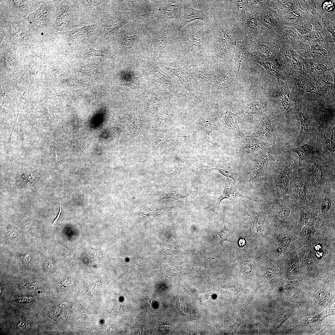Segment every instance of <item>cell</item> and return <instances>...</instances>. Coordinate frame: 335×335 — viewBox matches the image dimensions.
I'll return each mask as SVG.
<instances>
[{
  "label": "cell",
  "instance_id": "obj_1",
  "mask_svg": "<svg viewBox=\"0 0 335 335\" xmlns=\"http://www.w3.org/2000/svg\"><path fill=\"white\" fill-rule=\"evenodd\" d=\"M312 185L311 180L298 171L291 176L289 192L291 191L297 202L301 205L307 206L313 197Z\"/></svg>",
  "mask_w": 335,
  "mask_h": 335
},
{
  "label": "cell",
  "instance_id": "obj_2",
  "mask_svg": "<svg viewBox=\"0 0 335 335\" xmlns=\"http://www.w3.org/2000/svg\"><path fill=\"white\" fill-rule=\"evenodd\" d=\"M233 145V153L241 158L253 157L271 143L265 142L252 136L243 134L236 138Z\"/></svg>",
  "mask_w": 335,
  "mask_h": 335
},
{
  "label": "cell",
  "instance_id": "obj_3",
  "mask_svg": "<svg viewBox=\"0 0 335 335\" xmlns=\"http://www.w3.org/2000/svg\"><path fill=\"white\" fill-rule=\"evenodd\" d=\"M293 165L291 159L286 162L276 177L275 183L278 203L284 201L287 198Z\"/></svg>",
  "mask_w": 335,
  "mask_h": 335
},
{
  "label": "cell",
  "instance_id": "obj_4",
  "mask_svg": "<svg viewBox=\"0 0 335 335\" xmlns=\"http://www.w3.org/2000/svg\"><path fill=\"white\" fill-rule=\"evenodd\" d=\"M276 126V122L272 118L263 116L255 126L252 136L261 141L269 142L268 141L272 139L274 140L275 138Z\"/></svg>",
  "mask_w": 335,
  "mask_h": 335
},
{
  "label": "cell",
  "instance_id": "obj_5",
  "mask_svg": "<svg viewBox=\"0 0 335 335\" xmlns=\"http://www.w3.org/2000/svg\"><path fill=\"white\" fill-rule=\"evenodd\" d=\"M238 117L228 109L225 108L221 112L220 120L221 129L225 133L236 138L243 134L239 128Z\"/></svg>",
  "mask_w": 335,
  "mask_h": 335
},
{
  "label": "cell",
  "instance_id": "obj_6",
  "mask_svg": "<svg viewBox=\"0 0 335 335\" xmlns=\"http://www.w3.org/2000/svg\"><path fill=\"white\" fill-rule=\"evenodd\" d=\"M266 108V102L255 101L246 105L236 115L238 118L247 121H259L264 116Z\"/></svg>",
  "mask_w": 335,
  "mask_h": 335
},
{
  "label": "cell",
  "instance_id": "obj_7",
  "mask_svg": "<svg viewBox=\"0 0 335 335\" xmlns=\"http://www.w3.org/2000/svg\"><path fill=\"white\" fill-rule=\"evenodd\" d=\"M260 151L254 156L250 167L251 177L253 181H259L266 174L269 156L267 152Z\"/></svg>",
  "mask_w": 335,
  "mask_h": 335
},
{
  "label": "cell",
  "instance_id": "obj_8",
  "mask_svg": "<svg viewBox=\"0 0 335 335\" xmlns=\"http://www.w3.org/2000/svg\"><path fill=\"white\" fill-rule=\"evenodd\" d=\"M198 77L211 85L221 87H229L232 81V77L226 74L216 73L211 71L203 70L198 74Z\"/></svg>",
  "mask_w": 335,
  "mask_h": 335
},
{
  "label": "cell",
  "instance_id": "obj_9",
  "mask_svg": "<svg viewBox=\"0 0 335 335\" xmlns=\"http://www.w3.org/2000/svg\"><path fill=\"white\" fill-rule=\"evenodd\" d=\"M199 141L203 146L211 148L217 147L218 145L213 142L211 140L210 136L212 131L219 129L217 124L214 121L210 120L204 121L199 126Z\"/></svg>",
  "mask_w": 335,
  "mask_h": 335
},
{
  "label": "cell",
  "instance_id": "obj_10",
  "mask_svg": "<svg viewBox=\"0 0 335 335\" xmlns=\"http://www.w3.org/2000/svg\"><path fill=\"white\" fill-rule=\"evenodd\" d=\"M165 69L174 74L179 79L182 86L197 99L191 80L190 67L188 65L180 68L175 69L165 67Z\"/></svg>",
  "mask_w": 335,
  "mask_h": 335
},
{
  "label": "cell",
  "instance_id": "obj_11",
  "mask_svg": "<svg viewBox=\"0 0 335 335\" xmlns=\"http://www.w3.org/2000/svg\"><path fill=\"white\" fill-rule=\"evenodd\" d=\"M311 183L315 186L324 187L328 184L325 168L323 163L319 159H315L311 167Z\"/></svg>",
  "mask_w": 335,
  "mask_h": 335
},
{
  "label": "cell",
  "instance_id": "obj_12",
  "mask_svg": "<svg viewBox=\"0 0 335 335\" xmlns=\"http://www.w3.org/2000/svg\"><path fill=\"white\" fill-rule=\"evenodd\" d=\"M278 96L281 109L286 122L289 123L292 114V106L289 90L287 85L280 82L278 89Z\"/></svg>",
  "mask_w": 335,
  "mask_h": 335
},
{
  "label": "cell",
  "instance_id": "obj_13",
  "mask_svg": "<svg viewBox=\"0 0 335 335\" xmlns=\"http://www.w3.org/2000/svg\"><path fill=\"white\" fill-rule=\"evenodd\" d=\"M197 20L206 22L208 20V17L202 10L196 9L189 5L185 6L184 15L178 30H180L186 25Z\"/></svg>",
  "mask_w": 335,
  "mask_h": 335
},
{
  "label": "cell",
  "instance_id": "obj_14",
  "mask_svg": "<svg viewBox=\"0 0 335 335\" xmlns=\"http://www.w3.org/2000/svg\"><path fill=\"white\" fill-rule=\"evenodd\" d=\"M236 185L235 186L231 183L229 179H227L225 184L224 189L221 193H218L220 195L218 198L217 202L212 209L220 205L221 201L224 199H227L231 201L239 197H245L248 199L251 198L245 196L239 193L237 190Z\"/></svg>",
  "mask_w": 335,
  "mask_h": 335
},
{
  "label": "cell",
  "instance_id": "obj_15",
  "mask_svg": "<svg viewBox=\"0 0 335 335\" xmlns=\"http://www.w3.org/2000/svg\"><path fill=\"white\" fill-rule=\"evenodd\" d=\"M278 203L280 204L276 211L274 219V222L276 225H282L288 218L294 205L288 203H284L283 202Z\"/></svg>",
  "mask_w": 335,
  "mask_h": 335
},
{
  "label": "cell",
  "instance_id": "obj_16",
  "mask_svg": "<svg viewBox=\"0 0 335 335\" xmlns=\"http://www.w3.org/2000/svg\"><path fill=\"white\" fill-rule=\"evenodd\" d=\"M314 144L311 141L303 145L293 148L286 151L296 153L299 158V165H302L306 162L313 151Z\"/></svg>",
  "mask_w": 335,
  "mask_h": 335
},
{
  "label": "cell",
  "instance_id": "obj_17",
  "mask_svg": "<svg viewBox=\"0 0 335 335\" xmlns=\"http://www.w3.org/2000/svg\"><path fill=\"white\" fill-rule=\"evenodd\" d=\"M331 193H325L321 194L319 198H318L319 199L317 200L316 206L321 213H327L334 208V196Z\"/></svg>",
  "mask_w": 335,
  "mask_h": 335
},
{
  "label": "cell",
  "instance_id": "obj_18",
  "mask_svg": "<svg viewBox=\"0 0 335 335\" xmlns=\"http://www.w3.org/2000/svg\"><path fill=\"white\" fill-rule=\"evenodd\" d=\"M177 139L181 148H184L194 144L197 141V136L193 131L182 130L179 133Z\"/></svg>",
  "mask_w": 335,
  "mask_h": 335
},
{
  "label": "cell",
  "instance_id": "obj_19",
  "mask_svg": "<svg viewBox=\"0 0 335 335\" xmlns=\"http://www.w3.org/2000/svg\"><path fill=\"white\" fill-rule=\"evenodd\" d=\"M298 113L301 124L300 135L304 136L309 131V117L306 109L301 107L299 109Z\"/></svg>",
  "mask_w": 335,
  "mask_h": 335
},
{
  "label": "cell",
  "instance_id": "obj_20",
  "mask_svg": "<svg viewBox=\"0 0 335 335\" xmlns=\"http://www.w3.org/2000/svg\"><path fill=\"white\" fill-rule=\"evenodd\" d=\"M199 160L198 158L194 157L181 160L177 163L176 170L173 173L175 174H179L189 170Z\"/></svg>",
  "mask_w": 335,
  "mask_h": 335
},
{
  "label": "cell",
  "instance_id": "obj_21",
  "mask_svg": "<svg viewBox=\"0 0 335 335\" xmlns=\"http://www.w3.org/2000/svg\"><path fill=\"white\" fill-rule=\"evenodd\" d=\"M204 40L203 31H199L192 34L188 42V51H190L201 45Z\"/></svg>",
  "mask_w": 335,
  "mask_h": 335
},
{
  "label": "cell",
  "instance_id": "obj_22",
  "mask_svg": "<svg viewBox=\"0 0 335 335\" xmlns=\"http://www.w3.org/2000/svg\"><path fill=\"white\" fill-rule=\"evenodd\" d=\"M167 34L163 31L159 33L151 38L153 42L154 49L161 52L166 47L167 44Z\"/></svg>",
  "mask_w": 335,
  "mask_h": 335
},
{
  "label": "cell",
  "instance_id": "obj_23",
  "mask_svg": "<svg viewBox=\"0 0 335 335\" xmlns=\"http://www.w3.org/2000/svg\"><path fill=\"white\" fill-rule=\"evenodd\" d=\"M324 137L325 146L334 158L335 144L333 131L330 129L326 130L324 132Z\"/></svg>",
  "mask_w": 335,
  "mask_h": 335
},
{
  "label": "cell",
  "instance_id": "obj_24",
  "mask_svg": "<svg viewBox=\"0 0 335 335\" xmlns=\"http://www.w3.org/2000/svg\"><path fill=\"white\" fill-rule=\"evenodd\" d=\"M212 169H216L218 170L222 175L226 176L228 179L232 178L236 184V174L234 169L230 167L227 165H220L217 167L212 168Z\"/></svg>",
  "mask_w": 335,
  "mask_h": 335
},
{
  "label": "cell",
  "instance_id": "obj_25",
  "mask_svg": "<svg viewBox=\"0 0 335 335\" xmlns=\"http://www.w3.org/2000/svg\"><path fill=\"white\" fill-rule=\"evenodd\" d=\"M106 30L107 31L106 34L116 30L123 25L124 22L119 18H116L113 20L109 19L104 21Z\"/></svg>",
  "mask_w": 335,
  "mask_h": 335
},
{
  "label": "cell",
  "instance_id": "obj_26",
  "mask_svg": "<svg viewBox=\"0 0 335 335\" xmlns=\"http://www.w3.org/2000/svg\"><path fill=\"white\" fill-rule=\"evenodd\" d=\"M299 86L304 93L310 92L321 95L322 92L320 88L309 82L301 80Z\"/></svg>",
  "mask_w": 335,
  "mask_h": 335
},
{
  "label": "cell",
  "instance_id": "obj_27",
  "mask_svg": "<svg viewBox=\"0 0 335 335\" xmlns=\"http://www.w3.org/2000/svg\"><path fill=\"white\" fill-rule=\"evenodd\" d=\"M330 297L329 291L324 287L318 288L315 294V299L319 304L324 305L328 301Z\"/></svg>",
  "mask_w": 335,
  "mask_h": 335
},
{
  "label": "cell",
  "instance_id": "obj_28",
  "mask_svg": "<svg viewBox=\"0 0 335 335\" xmlns=\"http://www.w3.org/2000/svg\"><path fill=\"white\" fill-rule=\"evenodd\" d=\"M96 25L78 28L74 30L71 34L73 38L86 37L93 32L96 27Z\"/></svg>",
  "mask_w": 335,
  "mask_h": 335
},
{
  "label": "cell",
  "instance_id": "obj_29",
  "mask_svg": "<svg viewBox=\"0 0 335 335\" xmlns=\"http://www.w3.org/2000/svg\"><path fill=\"white\" fill-rule=\"evenodd\" d=\"M189 194V192L184 189L171 190L164 194L163 199L171 198L178 200L186 197Z\"/></svg>",
  "mask_w": 335,
  "mask_h": 335
},
{
  "label": "cell",
  "instance_id": "obj_30",
  "mask_svg": "<svg viewBox=\"0 0 335 335\" xmlns=\"http://www.w3.org/2000/svg\"><path fill=\"white\" fill-rule=\"evenodd\" d=\"M236 51L235 58V72L236 77L239 74L241 62L244 57L245 54L243 50L239 46L237 47Z\"/></svg>",
  "mask_w": 335,
  "mask_h": 335
},
{
  "label": "cell",
  "instance_id": "obj_31",
  "mask_svg": "<svg viewBox=\"0 0 335 335\" xmlns=\"http://www.w3.org/2000/svg\"><path fill=\"white\" fill-rule=\"evenodd\" d=\"M221 238V241L222 244L225 241H231V232L229 227L224 223V228L222 231L218 232V234Z\"/></svg>",
  "mask_w": 335,
  "mask_h": 335
},
{
  "label": "cell",
  "instance_id": "obj_32",
  "mask_svg": "<svg viewBox=\"0 0 335 335\" xmlns=\"http://www.w3.org/2000/svg\"><path fill=\"white\" fill-rule=\"evenodd\" d=\"M164 10L166 15L169 18H176L178 15V9L175 5H168L165 8Z\"/></svg>",
  "mask_w": 335,
  "mask_h": 335
},
{
  "label": "cell",
  "instance_id": "obj_33",
  "mask_svg": "<svg viewBox=\"0 0 335 335\" xmlns=\"http://www.w3.org/2000/svg\"><path fill=\"white\" fill-rule=\"evenodd\" d=\"M309 218V210L305 207L302 210L300 215L299 225L303 227L308 222Z\"/></svg>",
  "mask_w": 335,
  "mask_h": 335
},
{
  "label": "cell",
  "instance_id": "obj_34",
  "mask_svg": "<svg viewBox=\"0 0 335 335\" xmlns=\"http://www.w3.org/2000/svg\"><path fill=\"white\" fill-rule=\"evenodd\" d=\"M243 319L238 316L236 322L226 329V333L229 334H234L240 324L243 322Z\"/></svg>",
  "mask_w": 335,
  "mask_h": 335
},
{
  "label": "cell",
  "instance_id": "obj_35",
  "mask_svg": "<svg viewBox=\"0 0 335 335\" xmlns=\"http://www.w3.org/2000/svg\"><path fill=\"white\" fill-rule=\"evenodd\" d=\"M320 81L322 84L327 86H334V78L333 76L329 74H324L320 78Z\"/></svg>",
  "mask_w": 335,
  "mask_h": 335
},
{
  "label": "cell",
  "instance_id": "obj_36",
  "mask_svg": "<svg viewBox=\"0 0 335 335\" xmlns=\"http://www.w3.org/2000/svg\"><path fill=\"white\" fill-rule=\"evenodd\" d=\"M314 66V69L317 75L319 76L323 75L327 70L326 67L321 64H315Z\"/></svg>",
  "mask_w": 335,
  "mask_h": 335
},
{
  "label": "cell",
  "instance_id": "obj_37",
  "mask_svg": "<svg viewBox=\"0 0 335 335\" xmlns=\"http://www.w3.org/2000/svg\"><path fill=\"white\" fill-rule=\"evenodd\" d=\"M290 61L293 68L298 71H301L302 69V64L300 61L294 57L290 59Z\"/></svg>",
  "mask_w": 335,
  "mask_h": 335
},
{
  "label": "cell",
  "instance_id": "obj_38",
  "mask_svg": "<svg viewBox=\"0 0 335 335\" xmlns=\"http://www.w3.org/2000/svg\"><path fill=\"white\" fill-rule=\"evenodd\" d=\"M87 54L88 55L91 56H106V55L103 51L100 50H95L92 48H91L89 50Z\"/></svg>",
  "mask_w": 335,
  "mask_h": 335
},
{
  "label": "cell",
  "instance_id": "obj_39",
  "mask_svg": "<svg viewBox=\"0 0 335 335\" xmlns=\"http://www.w3.org/2000/svg\"><path fill=\"white\" fill-rule=\"evenodd\" d=\"M249 303V302H248L243 304L239 305L237 307L238 312V316L244 319L245 310Z\"/></svg>",
  "mask_w": 335,
  "mask_h": 335
},
{
  "label": "cell",
  "instance_id": "obj_40",
  "mask_svg": "<svg viewBox=\"0 0 335 335\" xmlns=\"http://www.w3.org/2000/svg\"><path fill=\"white\" fill-rule=\"evenodd\" d=\"M197 296L200 301L202 302L211 299L212 297V294L209 293L198 292L197 293Z\"/></svg>",
  "mask_w": 335,
  "mask_h": 335
},
{
  "label": "cell",
  "instance_id": "obj_41",
  "mask_svg": "<svg viewBox=\"0 0 335 335\" xmlns=\"http://www.w3.org/2000/svg\"><path fill=\"white\" fill-rule=\"evenodd\" d=\"M288 270L291 272L297 268L298 266L297 260L294 258H291L288 263Z\"/></svg>",
  "mask_w": 335,
  "mask_h": 335
},
{
  "label": "cell",
  "instance_id": "obj_42",
  "mask_svg": "<svg viewBox=\"0 0 335 335\" xmlns=\"http://www.w3.org/2000/svg\"><path fill=\"white\" fill-rule=\"evenodd\" d=\"M289 306L295 307H299L303 304L302 300L298 298H293L289 300L287 303Z\"/></svg>",
  "mask_w": 335,
  "mask_h": 335
},
{
  "label": "cell",
  "instance_id": "obj_43",
  "mask_svg": "<svg viewBox=\"0 0 335 335\" xmlns=\"http://www.w3.org/2000/svg\"><path fill=\"white\" fill-rule=\"evenodd\" d=\"M299 283L298 281H291L287 283L283 287L284 290H288L293 289L299 285Z\"/></svg>",
  "mask_w": 335,
  "mask_h": 335
},
{
  "label": "cell",
  "instance_id": "obj_44",
  "mask_svg": "<svg viewBox=\"0 0 335 335\" xmlns=\"http://www.w3.org/2000/svg\"><path fill=\"white\" fill-rule=\"evenodd\" d=\"M288 317V316L287 315H284L279 317L274 325V330L275 331L279 328Z\"/></svg>",
  "mask_w": 335,
  "mask_h": 335
},
{
  "label": "cell",
  "instance_id": "obj_45",
  "mask_svg": "<svg viewBox=\"0 0 335 335\" xmlns=\"http://www.w3.org/2000/svg\"><path fill=\"white\" fill-rule=\"evenodd\" d=\"M83 1L84 6L88 9H92L94 7L98 5L100 3L99 1H97L86 0Z\"/></svg>",
  "mask_w": 335,
  "mask_h": 335
},
{
  "label": "cell",
  "instance_id": "obj_46",
  "mask_svg": "<svg viewBox=\"0 0 335 335\" xmlns=\"http://www.w3.org/2000/svg\"><path fill=\"white\" fill-rule=\"evenodd\" d=\"M241 267L243 271L247 274L250 273L252 270V267L251 263L248 261H244L241 264Z\"/></svg>",
  "mask_w": 335,
  "mask_h": 335
},
{
  "label": "cell",
  "instance_id": "obj_47",
  "mask_svg": "<svg viewBox=\"0 0 335 335\" xmlns=\"http://www.w3.org/2000/svg\"><path fill=\"white\" fill-rule=\"evenodd\" d=\"M223 288L226 290L231 292L237 291H239L240 289L239 288L237 287L234 284L224 285L223 286Z\"/></svg>",
  "mask_w": 335,
  "mask_h": 335
},
{
  "label": "cell",
  "instance_id": "obj_48",
  "mask_svg": "<svg viewBox=\"0 0 335 335\" xmlns=\"http://www.w3.org/2000/svg\"><path fill=\"white\" fill-rule=\"evenodd\" d=\"M291 241V239L288 236H284L282 238L281 242L284 245H288L290 243Z\"/></svg>",
  "mask_w": 335,
  "mask_h": 335
},
{
  "label": "cell",
  "instance_id": "obj_49",
  "mask_svg": "<svg viewBox=\"0 0 335 335\" xmlns=\"http://www.w3.org/2000/svg\"><path fill=\"white\" fill-rule=\"evenodd\" d=\"M45 267L49 270H51L54 268L53 263L51 258L49 259L45 263Z\"/></svg>",
  "mask_w": 335,
  "mask_h": 335
},
{
  "label": "cell",
  "instance_id": "obj_50",
  "mask_svg": "<svg viewBox=\"0 0 335 335\" xmlns=\"http://www.w3.org/2000/svg\"><path fill=\"white\" fill-rule=\"evenodd\" d=\"M169 326L165 324L161 325L159 326L160 330L163 332H166L169 331Z\"/></svg>",
  "mask_w": 335,
  "mask_h": 335
},
{
  "label": "cell",
  "instance_id": "obj_51",
  "mask_svg": "<svg viewBox=\"0 0 335 335\" xmlns=\"http://www.w3.org/2000/svg\"><path fill=\"white\" fill-rule=\"evenodd\" d=\"M54 152H55V157H53L52 158H54L55 159V161H56V164L62 170L65 171V170L63 168L62 166L60 164V162H59V160L58 159V157H57V154L56 152L55 151H54Z\"/></svg>",
  "mask_w": 335,
  "mask_h": 335
},
{
  "label": "cell",
  "instance_id": "obj_52",
  "mask_svg": "<svg viewBox=\"0 0 335 335\" xmlns=\"http://www.w3.org/2000/svg\"><path fill=\"white\" fill-rule=\"evenodd\" d=\"M57 203V204H59L60 205V211H59V214H58V215L57 216V218L56 219V220H55L54 221V222H53V225L54 224H55L56 223V221H57V220L60 217V213H61V205L59 203Z\"/></svg>",
  "mask_w": 335,
  "mask_h": 335
},
{
  "label": "cell",
  "instance_id": "obj_53",
  "mask_svg": "<svg viewBox=\"0 0 335 335\" xmlns=\"http://www.w3.org/2000/svg\"><path fill=\"white\" fill-rule=\"evenodd\" d=\"M46 109L47 110L46 111V113L47 114V115L49 119H51V118H52V116L50 112L47 109Z\"/></svg>",
  "mask_w": 335,
  "mask_h": 335
},
{
  "label": "cell",
  "instance_id": "obj_54",
  "mask_svg": "<svg viewBox=\"0 0 335 335\" xmlns=\"http://www.w3.org/2000/svg\"><path fill=\"white\" fill-rule=\"evenodd\" d=\"M245 241L243 239H241L239 241V244L241 246H243L245 244Z\"/></svg>",
  "mask_w": 335,
  "mask_h": 335
},
{
  "label": "cell",
  "instance_id": "obj_55",
  "mask_svg": "<svg viewBox=\"0 0 335 335\" xmlns=\"http://www.w3.org/2000/svg\"><path fill=\"white\" fill-rule=\"evenodd\" d=\"M277 251L278 252H281L282 251V248H278Z\"/></svg>",
  "mask_w": 335,
  "mask_h": 335
}]
</instances>
